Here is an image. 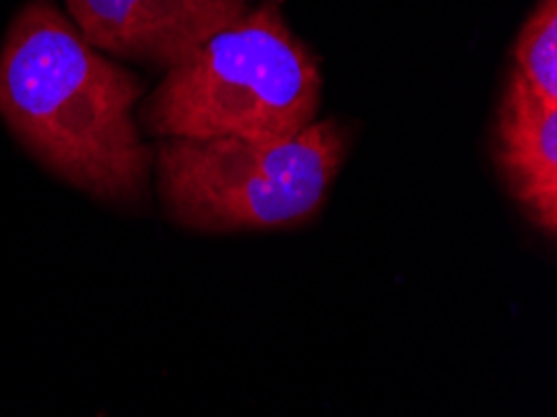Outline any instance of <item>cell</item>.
<instances>
[{"instance_id": "1", "label": "cell", "mask_w": 557, "mask_h": 417, "mask_svg": "<svg viewBox=\"0 0 557 417\" xmlns=\"http://www.w3.org/2000/svg\"><path fill=\"white\" fill-rule=\"evenodd\" d=\"M135 75L92 48L55 0H28L0 48V115L21 146L75 188L117 206L146 198L156 152L133 110Z\"/></svg>"}, {"instance_id": "2", "label": "cell", "mask_w": 557, "mask_h": 417, "mask_svg": "<svg viewBox=\"0 0 557 417\" xmlns=\"http://www.w3.org/2000/svg\"><path fill=\"white\" fill-rule=\"evenodd\" d=\"M323 75L283 21L281 0L215 33L173 65L140 110L160 138L288 140L318 113Z\"/></svg>"}, {"instance_id": "3", "label": "cell", "mask_w": 557, "mask_h": 417, "mask_svg": "<svg viewBox=\"0 0 557 417\" xmlns=\"http://www.w3.org/2000/svg\"><path fill=\"white\" fill-rule=\"evenodd\" d=\"M345 131L310 123L288 140L168 138L156 150L158 191L196 230L293 225L315 216L345 158Z\"/></svg>"}, {"instance_id": "4", "label": "cell", "mask_w": 557, "mask_h": 417, "mask_svg": "<svg viewBox=\"0 0 557 417\" xmlns=\"http://www.w3.org/2000/svg\"><path fill=\"white\" fill-rule=\"evenodd\" d=\"M92 48L171 71L246 15L248 0H65Z\"/></svg>"}, {"instance_id": "5", "label": "cell", "mask_w": 557, "mask_h": 417, "mask_svg": "<svg viewBox=\"0 0 557 417\" xmlns=\"http://www.w3.org/2000/svg\"><path fill=\"white\" fill-rule=\"evenodd\" d=\"M495 158L500 173L530 220L555 235L557 230V103H550L510 73L497 113Z\"/></svg>"}, {"instance_id": "6", "label": "cell", "mask_w": 557, "mask_h": 417, "mask_svg": "<svg viewBox=\"0 0 557 417\" xmlns=\"http://www.w3.org/2000/svg\"><path fill=\"white\" fill-rule=\"evenodd\" d=\"M515 71L537 96L557 103V0H537L515 42Z\"/></svg>"}]
</instances>
